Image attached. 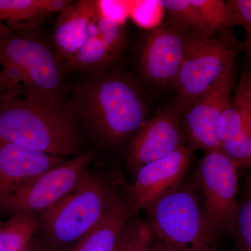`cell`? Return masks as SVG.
I'll list each match as a JSON object with an SVG mask.
<instances>
[{
    "instance_id": "cell-16",
    "label": "cell",
    "mask_w": 251,
    "mask_h": 251,
    "mask_svg": "<svg viewBox=\"0 0 251 251\" xmlns=\"http://www.w3.org/2000/svg\"><path fill=\"white\" fill-rule=\"evenodd\" d=\"M133 216L134 213L126 191L95 227L63 251H115L122 231Z\"/></svg>"
},
{
    "instance_id": "cell-13",
    "label": "cell",
    "mask_w": 251,
    "mask_h": 251,
    "mask_svg": "<svg viewBox=\"0 0 251 251\" xmlns=\"http://www.w3.org/2000/svg\"><path fill=\"white\" fill-rule=\"evenodd\" d=\"M195 149L187 144L171 154L142 166L126 193L133 213L146 209L182 182L192 161Z\"/></svg>"
},
{
    "instance_id": "cell-8",
    "label": "cell",
    "mask_w": 251,
    "mask_h": 251,
    "mask_svg": "<svg viewBox=\"0 0 251 251\" xmlns=\"http://www.w3.org/2000/svg\"><path fill=\"white\" fill-rule=\"evenodd\" d=\"M97 156L94 149L85 150L60 166L25 183L0 203V217L19 212L40 216L75 187Z\"/></svg>"
},
{
    "instance_id": "cell-21",
    "label": "cell",
    "mask_w": 251,
    "mask_h": 251,
    "mask_svg": "<svg viewBox=\"0 0 251 251\" xmlns=\"http://www.w3.org/2000/svg\"><path fill=\"white\" fill-rule=\"evenodd\" d=\"M175 23L193 31H200L211 36L199 10L190 0H163L158 1Z\"/></svg>"
},
{
    "instance_id": "cell-2",
    "label": "cell",
    "mask_w": 251,
    "mask_h": 251,
    "mask_svg": "<svg viewBox=\"0 0 251 251\" xmlns=\"http://www.w3.org/2000/svg\"><path fill=\"white\" fill-rule=\"evenodd\" d=\"M94 162L67 196L39 216V242L50 251L72 247L95 227L121 196L117 171Z\"/></svg>"
},
{
    "instance_id": "cell-9",
    "label": "cell",
    "mask_w": 251,
    "mask_h": 251,
    "mask_svg": "<svg viewBox=\"0 0 251 251\" xmlns=\"http://www.w3.org/2000/svg\"><path fill=\"white\" fill-rule=\"evenodd\" d=\"M235 64L229 67L185 109L181 124L185 141L195 150H221L218 125L235 89Z\"/></svg>"
},
{
    "instance_id": "cell-1",
    "label": "cell",
    "mask_w": 251,
    "mask_h": 251,
    "mask_svg": "<svg viewBox=\"0 0 251 251\" xmlns=\"http://www.w3.org/2000/svg\"><path fill=\"white\" fill-rule=\"evenodd\" d=\"M65 107L82 135L107 148H116L136 133L148 111L134 81L112 70L79 82Z\"/></svg>"
},
{
    "instance_id": "cell-6",
    "label": "cell",
    "mask_w": 251,
    "mask_h": 251,
    "mask_svg": "<svg viewBox=\"0 0 251 251\" xmlns=\"http://www.w3.org/2000/svg\"><path fill=\"white\" fill-rule=\"evenodd\" d=\"M239 52L237 42L193 30L188 35L184 58L174 85L175 105L184 112L198 96L235 64Z\"/></svg>"
},
{
    "instance_id": "cell-19",
    "label": "cell",
    "mask_w": 251,
    "mask_h": 251,
    "mask_svg": "<svg viewBox=\"0 0 251 251\" xmlns=\"http://www.w3.org/2000/svg\"><path fill=\"white\" fill-rule=\"evenodd\" d=\"M39 228V215L19 212L0 221V251H23Z\"/></svg>"
},
{
    "instance_id": "cell-4",
    "label": "cell",
    "mask_w": 251,
    "mask_h": 251,
    "mask_svg": "<svg viewBox=\"0 0 251 251\" xmlns=\"http://www.w3.org/2000/svg\"><path fill=\"white\" fill-rule=\"evenodd\" d=\"M145 210L153 237L175 251H219L221 235L206 217L194 184L181 182Z\"/></svg>"
},
{
    "instance_id": "cell-26",
    "label": "cell",
    "mask_w": 251,
    "mask_h": 251,
    "mask_svg": "<svg viewBox=\"0 0 251 251\" xmlns=\"http://www.w3.org/2000/svg\"><path fill=\"white\" fill-rule=\"evenodd\" d=\"M23 251H50L44 247L39 241L33 240L25 249Z\"/></svg>"
},
{
    "instance_id": "cell-10",
    "label": "cell",
    "mask_w": 251,
    "mask_h": 251,
    "mask_svg": "<svg viewBox=\"0 0 251 251\" xmlns=\"http://www.w3.org/2000/svg\"><path fill=\"white\" fill-rule=\"evenodd\" d=\"M126 34L123 21L107 13L99 1L83 45L66 67V72L93 75L110 72L123 53Z\"/></svg>"
},
{
    "instance_id": "cell-22",
    "label": "cell",
    "mask_w": 251,
    "mask_h": 251,
    "mask_svg": "<svg viewBox=\"0 0 251 251\" xmlns=\"http://www.w3.org/2000/svg\"><path fill=\"white\" fill-rule=\"evenodd\" d=\"M132 217L122 231L115 251H150L152 239L150 226L142 220Z\"/></svg>"
},
{
    "instance_id": "cell-14",
    "label": "cell",
    "mask_w": 251,
    "mask_h": 251,
    "mask_svg": "<svg viewBox=\"0 0 251 251\" xmlns=\"http://www.w3.org/2000/svg\"><path fill=\"white\" fill-rule=\"evenodd\" d=\"M67 161L65 157L34 151L0 138V203L25 183Z\"/></svg>"
},
{
    "instance_id": "cell-5",
    "label": "cell",
    "mask_w": 251,
    "mask_h": 251,
    "mask_svg": "<svg viewBox=\"0 0 251 251\" xmlns=\"http://www.w3.org/2000/svg\"><path fill=\"white\" fill-rule=\"evenodd\" d=\"M0 61L21 74L25 97L52 106L64 105V66L50 44L36 30L12 33L0 44Z\"/></svg>"
},
{
    "instance_id": "cell-29",
    "label": "cell",
    "mask_w": 251,
    "mask_h": 251,
    "mask_svg": "<svg viewBox=\"0 0 251 251\" xmlns=\"http://www.w3.org/2000/svg\"><path fill=\"white\" fill-rule=\"evenodd\" d=\"M249 190H250V197L251 198V174L250 177H249Z\"/></svg>"
},
{
    "instance_id": "cell-23",
    "label": "cell",
    "mask_w": 251,
    "mask_h": 251,
    "mask_svg": "<svg viewBox=\"0 0 251 251\" xmlns=\"http://www.w3.org/2000/svg\"><path fill=\"white\" fill-rule=\"evenodd\" d=\"M234 251H251V198L238 206L237 216L231 233Z\"/></svg>"
},
{
    "instance_id": "cell-24",
    "label": "cell",
    "mask_w": 251,
    "mask_h": 251,
    "mask_svg": "<svg viewBox=\"0 0 251 251\" xmlns=\"http://www.w3.org/2000/svg\"><path fill=\"white\" fill-rule=\"evenodd\" d=\"M237 18L238 26L245 33V48L251 59V0H229L227 1Z\"/></svg>"
},
{
    "instance_id": "cell-25",
    "label": "cell",
    "mask_w": 251,
    "mask_h": 251,
    "mask_svg": "<svg viewBox=\"0 0 251 251\" xmlns=\"http://www.w3.org/2000/svg\"><path fill=\"white\" fill-rule=\"evenodd\" d=\"M150 251H175L167 245L164 242H161L159 239H157L152 236L151 242L150 244Z\"/></svg>"
},
{
    "instance_id": "cell-20",
    "label": "cell",
    "mask_w": 251,
    "mask_h": 251,
    "mask_svg": "<svg viewBox=\"0 0 251 251\" xmlns=\"http://www.w3.org/2000/svg\"><path fill=\"white\" fill-rule=\"evenodd\" d=\"M202 15L211 36L232 26H238L237 16L227 1L223 0H190Z\"/></svg>"
},
{
    "instance_id": "cell-3",
    "label": "cell",
    "mask_w": 251,
    "mask_h": 251,
    "mask_svg": "<svg viewBox=\"0 0 251 251\" xmlns=\"http://www.w3.org/2000/svg\"><path fill=\"white\" fill-rule=\"evenodd\" d=\"M0 138L19 146L72 158L84 152L82 134L64 105L16 94L0 96Z\"/></svg>"
},
{
    "instance_id": "cell-7",
    "label": "cell",
    "mask_w": 251,
    "mask_h": 251,
    "mask_svg": "<svg viewBox=\"0 0 251 251\" xmlns=\"http://www.w3.org/2000/svg\"><path fill=\"white\" fill-rule=\"evenodd\" d=\"M239 165L221 150L207 152L195 173L204 212L221 236L231 233L237 216Z\"/></svg>"
},
{
    "instance_id": "cell-11",
    "label": "cell",
    "mask_w": 251,
    "mask_h": 251,
    "mask_svg": "<svg viewBox=\"0 0 251 251\" xmlns=\"http://www.w3.org/2000/svg\"><path fill=\"white\" fill-rule=\"evenodd\" d=\"M183 112L176 105L160 109L144 122L130 140L127 151V166L136 173L150 162L171 154L185 145Z\"/></svg>"
},
{
    "instance_id": "cell-28",
    "label": "cell",
    "mask_w": 251,
    "mask_h": 251,
    "mask_svg": "<svg viewBox=\"0 0 251 251\" xmlns=\"http://www.w3.org/2000/svg\"><path fill=\"white\" fill-rule=\"evenodd\" d=\"M11 34V31H10L7 28L5 27L4 25L0 23V44H1V41L4 40L6 36H9V34Z\"/></svg>"
},
{
    "instance_id": "cell-15",
    "label": "cell",
    "mask_w": 251,
    "mask_h": 251,
    "mask_svg": "<svg viewBox=\"0 0 251 251\" xmlns=\"http://www.w3.org/2000/svg\"><path fill=\"white\" fill-rule=\"evenodd\" d=\"M99 5L96 0H79L59 13L51 44L64 69L83 45Z\"/></svg>"
},
{
    "instance_id": "cell-27",
    "label": "cell",
    "mask_w": 251,
    "mask_h": 251,
    "mask_svg": "<svg viewBox=\"0 0 251 251\" xmlns=\"http://www.w3.org/2000/svg\"><path fill=\"white\" fill-rule=\"evenodd\" d=\"M8 94H11L9 86L3 77L0 75V96Z\"/></svg>"
},
{
    "instance_id": "cell-18",
    "label": "cell",
    "mask_w": 251,
    "mask_h": 251,
    "mask_svg": "<svg viewBox=\"0 0 251 251\" xmlns=\"http://www.w3.org/2000/svg\"><path fill=\"white\" fill-rule=\"evenodd\" d=\"M49 15L48 0H0V23L11 34L36 30Z\"/></svg>"
},
{
    "instance_id": "cell-12",
    "label": "cell",
    "mask_w": 251,
    "mask_h": 251,
    "mask_svg": "<svg viewBox=\"0 0 251 251\" xmlns=\"http://www.w3.org/2000/svg\"><path fill=\"white\" fill-rule=\"evenodd\" d=\"M175 25L155 28L142 43L138 67L142 77L152 85L174 86L179 74L188 34Z\"/></svg>"
},
{
    "instance_id": "cell-17",
    "label": "cell",
    "mask_w": 251,
    "mask_h": 251,
    "mask_svg": "<svg viewBox=\"0 0 251 251\" xmlns=\"http://www.w3.org/2000/svg\"><path fill=\"white\" fill-rule=\"evenodd\" d=\"M218 138L221 150L239 166H251V138L240 112L230 101L220 119Z\"/></svg>"
}]
</instances>
